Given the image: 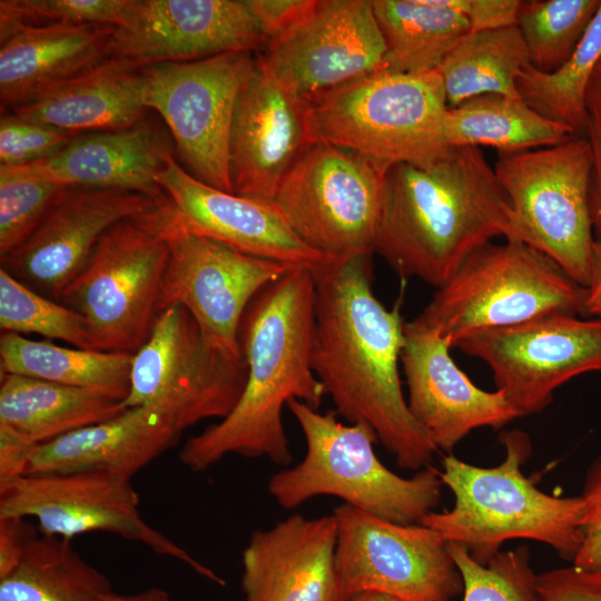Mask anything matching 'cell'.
<instances>
[{
  "mask_svg": "<svg viewBox=\"0 0 601 601\" xmlns=\"http://www.w3.org/2000/svg\"><path fill=\"white\" fill-rule=\"evenodd\" d=\"M312 367L337 414L365 423L400 467L431 465L435 446L412 416L398 364L404 344L400 302L375 296L372 256L329 259L313 272Z\"/></svg>",
  "mask_w": 601,
  "mask_h": 601,
  "instance_id": "cell-1",
  "label": "cell"
},
{
  "mask_svg": "<svg viewBox=\"0 0 601 601\" xmlns=\"http://www.w3.org/2000/svg\"><path fill=\"white\" fill-rule=\"evenodd\" d=\"M314 296L313 272L296 267L254 297L239 328L244 392L226 417L184 443L183 465L203 472L229 454L290 464L284 406L298 400L318 410L325 396L312 367Z\"/></svg>",
  "mask_w": 601,
  "mask_h": 601,
  "instance_id": "cell-2",
  "label": "cell"
},
{
  "mask_svg": "<svg viewBox=\"0 0 601 601\" xmlns=\"http://www.w3.org/2000/svg\"><path fill=\"white\" fill-rule=\"evenodd\" d=\"M511 213L482 150L450 146L428 165L386 170L375 253L398 277L439 288L471 254L505 237Z\"/></svg>",
  "mask_w": 601,
  "mask_h": 601,
  "instance_id": "cell-3",
  "label": "cell"
},
{
  "mask_svg": "<svg viewBox=\"0 0 601 601\" xmlns=\"http://www.w3.org/2000/svg\"><path fill=\"white\" fill-rule=\"evenodd\" d=\"M499 439L505 457L497 466L471 465L452 453L443 457L440 476L453 493L454 505L449 511L431 512L421 523L447 543L465 545L481 564L512 539L545 543L572 562L583 542L582 495L546 494L522 473L532 453L526 433L504 431Z\"/></svg>",
  "mask_w": 601,
  "mask_h": 601,
  "instance_id": "cell-4",
  "label": "cell"
},
{
  "mask_svg": "<svg viewBox=\"0 0 601 601\" xmlns=\"http://www.w3.org/2000/svg\"><path fill=\"white\" fill-rule=\"evenodd\" d=\"M288 410L306 443L304 459L268 481V492L285 510L319 495L398 524H420L442 496L440 471L428 465L412 477L388 470L376 456L375 431L365 423L339 422L333 412L319 413L292 400Z\"/></svg>",
  "mask_w": 601,
  "mask_h": 601,
  "instance_id": "cell-5",
  "label": "cell"
},
{
  "mask_svg": "<svg viewBox=\"0 0 601 601\" xmlns=\"http://www.w3.org/2000/svg\"><path fill=\"white\" fill-rule=\"evenodd\" d=\"M308 105L314 141L387 169L396 164L428 165L450 147L444 137L449 106L439 70L376 71Z\"/></svg>",
  "mask_w": 601,
  "mask_h": 601,
  "instance_id": "cell-6",
  "label": "cell"
},
{
  "mask_svg": "<svg viewBox=\"0 0 601 601\" xmlns=\"http://www.w3.org/2000/svg\"><path fill=\"white\" fill-rule=\"evenodd\" d=\"M587 288L523 243H487L436 288L416 317L452 348L477 332L548 315H583Z\"/></svg>",
  "mask_w": 601,
  "mask_h": 601,
  "instance_id": "cell-7",
  "label": "cell"
},
{
  "mask_svg": "<svg viewBox=\"0 0 601 601\" xmlns=\"http://www.w3.org/2000/svg\"><path fill=\"white\" fill-rule=\"evenodd\" d=\"M167 198L110 227L58 302L82 315L93 349L135 354L147 341L169 258Z\"/></svg>",
  "mask_w": 601,
  "mask_h": 601,
  "instance_id": "cell-8",
  "label": "cell"
},
{
  "mask_svg": "<svg viewBox=\"0 0 601 601\" xmlns=\"http://www.w3.org/2000/svg\"><path fill=\"white\" fill-rule=\"evenodd\" d=\"M593 148L588 136L499 154L493 167L512 208L505 239L550 257L587 287L594 235L589 206Z\"/></svg>",
  "mask_w": 601,
  "mask_h": 601,
  "instance_id": "cell-9",
  "label": "cell"
},
{
  "mask_svg": "<svg viewBox=\"0 0 601 601\" xmlns=\"http://www.w3.org/2000/svg\"><path fill=\"white\" fill-rule=\"evenodd\" d=\"M387 168L314 141L284 177L273 203L295 235L331 259L375 253Z\"/></svg>",
  "mask_w": 601,
  "mask_h": 601,
  "instance_id": "cell-10",
  "label": "cell"
},
{
  "mask_svg": "<svg viewBox=\"0 0 601 601\" xmlns=\"http://www.w3.org/2000/svg\"><path fill=\"white\" fill-rule=\"evenodd\" d=\"M247 380L243 358H234L204 336L179 305L160 311L149 337L134 354L125 407L159 411L180 432L200 421L226 417Z\"/></svg>",
  "mask_w": 601,
  "mask_h": 601,
  "instance_id": "cell-11",
  "label": "cell"
},
{
  "mask_svg": "<svg viewBox=\"0 0 601 601\" xmlns=\"http://www.w3.org/2000/svg\"><path fill=\"white\" fill-rule=\"evenodd\" d=\"M254 58L253 52H228L140 69L146 107L162 118L189 174L227 193H234L229 167L234 112Z\"/></svg>",
  "mask_w": 601,
  "mask_h": 601,
  "instance_id": "cell-12",
  "label": "cell"
},
{
  "mask_svg": "<svg viewBox=\"0 0 601 601\" xmlns=\"http://www.w3.org/2000/svg\"><path fill=\"white\" fill-rule=\"evenodd\" d=\"M0 518H33L40 533L66 540L91 532L116 534L225 584L209 568L144 520L130 479L115 473H32L0 482Z\"/></svg>",
  "mask_w": 601,
  "mask_h": 601,
  "instance_id": "cell-13",
  "label": "cell"
},
{
  "mask_svg": "<svg viewBox=\"0 0 601 601\" xmlns=\"http://www.w3.org/2000/svg\"><path fill=\"white\" fill-rule=\"evenodd\" d=\"M335 569L346 601L380 592L403 601H451L463 593L449 543L433 529L336 506Z\"/></svg>",
  "mask_w": 601,
  "mask_h": 601,
  "instance_id": "cell-14",
  "label": "cell"
},
{
  "mask_svg": "<svg viewBox=\"0 0 601 601\" xmlns=\"http://www.w3.org/2000/svg\"><path fill=\"white\" fill-rule=\"evenodd\" d=\"M168 242L158 313L171 305L184 307L213 346L243 358L239 328L248 305L264 287L297 266L249 256L195 234L173 205Z\"/></svg>",
  "mask_w": 601,
  "mask_h": 601,
  "instance_id": "cell-15",
  "label": "cell"
},
{
  "mask_svg": "<svg viewBox=\"0 0 601 601\" xmlns=\"http://www.w3.org/2000/svg\"><path fill=\"white\" fill-rule=\"evenodd\" d=\"M455 347L491 368L496 390L522 417L543 411L573 377L601 372V319L548 315L477 332Z\"/></svg>",
  "mask_w": 601,
  "mask_h": 601,
  "instance_id": "cell-16",
  "label": "cell"
},
{
  "mask_svg": "<svg viewBox=\"0 0 601 601\" xmlns=\"http://www.w3.org/2000/svg\"><path fill=\"white\" fill-rule=\"evenodd\" d=\"M385 53L372 0H316L257 57L282 85L311 102L378 71Z\"/></svg>",
  "mask_w": 601,
  "mask_h": 601,
  "instance_id": "cell-17",
  "label": "cell"
},
{
  "mask_svg": "<svg viewBox=\"0 0 601 601\" xmlns=\"http://www.w3.org/2000/svg\"><path fill=\"white\" fill-rule=\"evenodd\" d=\"M265 46L245 0H130L122 24L114 28L109 58L141 69Z\"/></svg>",
  "mask_w": 601,
  "mask_h": 601,
  "instance_id": "cell-18",
  "label": "cell"
},
{
  "mask_svg": "<svg viewBox=\"0 0 601 601\" xmlns=\"http://www.w3.org/2000/svg\"><path fill=\"white\" fill-rule=\"evenodd\" d=\"M166 199L119 189L67 187L31 235L1 257V268L59 300L110 227Z\"/></svg>",
  "mask_w": 601,
  "mask_h": 601,
  "instance_id": "cell-19",
  "label": "cell"
},
{
  "mask_svg": "<svg viewBox=\"0 0 601 601\" xmlns=\"http://www.w3.org/2000/svg\"><path fill=\"white\" fill-rule=\"evenodd\" d=\"M308 110L306 100L254 58L237 97L230 134L235 194L274 200L284 177L314 142Z\"/></svg>",
  "mask_w": 601,
  "mask_h": 601,
  "instance_id": "cell-20",
  "label": "cell"
},
{
  "mask_svg": "<svg viewBox=\"0 0 601 601\" xmlns=\"http://www.w3.org/2000/svg\"><path fill=\"white\" fill-rule=\"evenodd\" d=\"M450 342L417 318L405 323L401 364L408 410L436 450L447 454L473 430L521 417L503 393L477 387L450 355Z\"/></svg>",
  "mask_w": 601,
  "mask_h": 601,
  "instance_id": "cell-21",
  "label": "cell"
},
{
  "mask_svg": "<svg viewBox=\"0 0 601 601\" xmlns=\"http://www.w3.org/2000/svg\"><path fill=\"white\" fill-rule=\"evenodd\" d=\"M157 183L184 226L243 254L314 272L327 258L305 245L273 201L204 184L170 158Z\"/></svg>",
  "mask_w": 601,
  "mask_h": 601,
  "instance_id": "cell-22",
  "label": "cell"
},
{
  "mask_svg": "<svg viewBox=\"0 0 601 601\" xmlns=\"http://www.w3.org/2000/svg\"><path fill=\"white\" fill-rule=\"evenodd\" d=\"M333 514H294L252 533L242 555L245 601H346L335 569Z\"/></svg>",
  "mask_w": 601,
  "mask_h": 601,
  "instance_id": "cell-23",
  "label": "cell"
},
{
  "mask_svg": "<svg viewBox=\"0 0 601 601\" xmlns=\"http://www.w3.org/2000/svg\"><path fill=\"white\" fill-rule=\"evenodd\" d=\"M173 147L169 134L146 117L127 129L77 135L55 155L10 168L63 187L119 189L165 199L157 176L174 157Z\"/></svg>",
  "mask_w": 601,
  "mask_h": 601,
  "instance_id": "cell-24",
  "label": "cell"
},
{
  "mask_svg": "<svg viewBox=\"0 0 601 601\" xmlns=\"http://www.w3.org/2000/svg\"><path fill=\"white\" fill-rule=\"evenodd\" d=\"M114 28L96 24L0 28L2 112L108 59Z\"/></svg>",
  "mask_w": 601,
  "mask_h": 601,
  "instance_id": "cell-25",
  "label": "cell"
},
{
  "mask_svg": "<svg viewBox=\"0 0 601 601\" xmlns=\"http://www.w3.org/2000/svg\"><path fill=\"white\" fill-rule=\"evenodd\" d=\"M180 431L159 411L118 415L37 445L26 474L106 471L127 479L176 444Z\"/></svg>",
  "mask_w": 601,
  "mask_h": 601,
  "instance_id": "cell-26",
  "label": "cell"
},
{
  "mask_svg": "<svg viewBox=\"0 0 601 601\" xmlns=\"http://www.w3.org/2000/svg\"><path fill=\"white\" fill-rule=\"evenodd\" d=\"M147 110L141 70L115 58L11 109L21 118L75 135L130 128L146 118Z\"/></svg>",
  "mask_w": 601,
  "mask_h": 601,
  "instance_id": "cell-27",
  "label": "cell"
},
{
  "mask_svg": "<svg viewBox=\"0 0 601 601\" xmlns=\"http://www.w3.org/2000/svg\"><path fill=\"white\" fill-rule=\"evenodd\" d=\"M125 408L124 402L95 391L1 374L0 431L32 445L104 422Z\"/></svg>",
  "mask_w": 601,
  "mask_h": 601,
  "instance_id": "cell-28",
  "label": "cell"
},
{
  "mask_svg": "<svg viewBox=\"0 0 601 601\" xmlns=\"http://www.w3.org/2000/svg\"><path fill=\"white\" fill-rule=\"evenodd\" d=\"M386 53L378 71L421 73L437 70L470 31L467 20L443 0H372Z\"/></svg>",
  "mask_w": 601,
  "mask_h": 601,
  "instance_id": "cell-29",
  "label": "cell"
},
{
  "mask_svg": "<svg viewBox=\"0 0 601 601\" xmlns=\"http://www.w3.org/2000/svg\"><path fill=\"white\" fill-rule=\"evenodd\" d=\"M134 354L65 347L3 332L1 374H14L95 391L124 402Z\"/></svg>",
  "mask_w": 601,
  "mask_h": 601,
  "instance_id": "cell-30",
  "label": "cell"
},
{
  "mask_svg": "<svg viewBox=\"0 0 601 601\" xmlns=\"http://www.w3.org/2000/svg\"><path fill=\"white\" fill-rule=\"evenodd\" d=\"M574 132L551 121L521 98L485 93L449 108L444 137L449 146H487L511 154L553 146Z\"/></svg>",
  "mask_w": 601,
  "mask_h": 601,
  "instance_id": "cell-31",
  "label": "cell"
},
{
  "mask_svg": "<svg viewBox=\"0 0 601 601\" xmlns=\"http://www.w3.org/2000/svg\"><path fill=\"white\" fill-rule=\"evenodd\" d=\"M111 592L70 540L40 532H32L19 565L0 580V601H106Z\"/></svg>",
  "mask_w": 601,
  "mask_h": 601,
  "instance_id": "cell-32",
  "label": "cell"
},
{
  "mask_svg": "<svg viewBox=\"0 0 601 601\" xmlns=\"http://www.w3.org/2000/svg\"><path fill=\"white\" fill-rule=\"evenodd\" d=\"M530 63L516 26L469 31L439 67L449 108L485 93L520 98L516 77Z\"/></svg>",
  "mask_w": 601,
  "mask_h": 601,
  "instance_id": "cell-33",
  "label": "cell"
},
{
  "mask_svg": "<svg viewBox=\"0 0 601 601\" xmlns=\"http://www.w3.org/2000/svg\"><path fill=\"white\" fill-rule=\"evenodd\" d=\"M601 57V4L582 40L558 69L543 72L531 63L520 70L516 90L520 98L544 118L587 136L589 114L587 89Z\"/></svg>",
  "mask_w": 601,
  "mask_h": 601,
  "instance_id": "cell-34",
  "label": "cell"
},
{
  "mask_svg": "<svg viewBox=\"0 0 601 601\" xmlns=\"http://www.w3.org/2000/svg\"><path fill=\"white\" fill-rule=\"evenodd\" d=\"M600 4L601 0L523 1L516 27L530 63L543 72L558 69L582 40Z\"/></svg>",
  "mask_w": 601,
  "mask_h": 601,
  "instance_id": "cell-35",
  "label": "cell"
},
{
  "mask_svg": "<svg viewBox=\"0 0 601 601\" xmlns=\"http://www.w3.org/2000/svg\"><path fill=\"white\" fill-rule=\"evenodd\" d=\"M0 328L2 333L38 334L95 351L82 315L42 296L3 268H0Z\"/></svg>",
  "mask_w": 601,
  "mask_h": 601,
  "instance_id": "cell-36",
  "label": "cell"
},
{
  "mask_svg": "<svg viewBox=\"0 0 601 601\" xmlns=\"http://www.w3.org/2000/svg\"><path fill=\"white\" fill-rule=\"evenodd\" d=\"M449 550L463 579V601H538L528 545L500 551L485 564L461 543H449Z\"/></svg>",
  "mask_w": 601,
  "mask_h": 601,
  "instance_id": "cell-37",
  "label": "cell"
},
{
  "mask_svg": "<svg viewBox=\"0 0 601 601\" xmlns=\"http://www.w3.org/2000/svg\"><path fill=\"white\" fill-rule=\"evenodd\" d=\"M67 187L0 166V257L19 247Z\"/></svg>",
  "mask_w": 601,
  "mask_h": 601,
  "instance_id": "cell-38",
  "label": "cell"
},
{
  "mask_svg": "<svg viewBox=\"0 0 601 601\" xmlns=\"http://www.w3.org/2000/svg\"><path fill=\"white\" fill-rule=\"evenodd\" d=\"M130 0H1L0 28L96 24L120 27Z\"/></svg>",
  "mask_w": 601,
  "mask_h": 601,
  "instance_id": "cell-39",
  "label": "cell"
},
{
  "mask_svg": "<svg viewBox=\"0 0 601 601\" xmlns=\"http://www.w3.org/2000/svg\"><path fill=\"white\" fill-rule=\"evenodd\" d=\"M77 135L13 112L0 119V166L17 167L46 159Z\"/></svg>",
  "mask_w": 601,
  "mask_h": 601,
  "instance_id": "cell-40",
  "label": "cell"
},
{
  "mask_svg": "<svg viewBox=\"0 0 601 601\" xmlns=\"http://www.w3.org/2000/svg\"><path fill=\"white\" fill-rule=\"evenodd\" d=\"M581 495L585 503L583 542L572 563L601 574V455L589 466Z\"/></svg>",
  "mask_w": 601,
  "mask_h": 601,
  "instance_id": "cell-41",
  "label": "cell"
},
{
  "mask_svg": "<svg viewBox=\"0 0 601 601\" xmlns=\"http://www.w3.org/2000/svg\"><path fill=\"white\" fill-rule=\"evenodd\" d=\"M538 601H601V574L575 566L546 571L536 577Z\"/></svg>",
  "mask_w": 601,
  "mask_h": 601,
  "instance_id": "cell-42",
  "label": "cell"
},
{
  "mask_svg": "<svg viewBox=\"0 0 601 601\" xmlns=\"http://www.w3.org/2000/svg\"><path fill=\"white\" fill-rule=\"evenodd\" d=\"M469 22L470 31L495 30L516 26L521 0H443Z\"/></svg>",
  "mask_w": 601,
  "mask_h": 601,
  "instance_id": "cell-43",
  "label": "cell"
},
{
  "mask_svg": "<svg viewBox=\"0 0 601 601\" xmlns=\"http://www.w3.org/2000/svg\"><path fill=\"white\" fill-rule=\"evenodd\" d=\"M245 1L260 28L266 45L292 28L316 2V0Z\"/></svg>",
  "mask_w": 601,
  "mask_h": 601,
  "instance_id": "cell-44",
  "label": "cell"
},
{
  "mask_svg": "<svg viewBox=\"0 0 601 601\" xmlns=\"http://www.w3.org/2000/svg\"><path fill=\"white\" fill-rule=\"evenodd\" d=\"M32 532L22 518H0V580L19 565Z\"/></svg>",
  "mask_w": 601,
  "mask_h": 601,
  "instance_id": "cell-45",
  "label": "cell"
},
{
  "mask_svg": "<svg viewBox=\"0 0 601 601\" xmlns=\"http://www.w3.org/2000/svg\"><path fill=\"white\" fill-rule=\"evenodd\" d=\"M36 446L11 433L0 431V482L24 475Z\"/></svg>",
  "mask_w": 601,
  "mask_h": 601,
  "instance_id": "cell-46",
  "label": "cell"
},
{
  "mask_svg": "<svg viewBox=\"0 0 601 601\" xmlns=\"http://www.w3.org/2000/svg\"><path fill=\"white\" fill-rule=\"evenodd\" d=\"M588 138L593 148V170L589 193V206L594 239L601 244V129L589 119Z\"/></svg>",
  "mask_w": 601,
  "mask_h": 601,
  "instance_id": "cell-47",
  "label": "cell"
},
{
  "mask_svg": "<svg viewBox=\"0 0 601 601\" xmlns=\"http://www.w3.org/2000/svg\"><path fill=\"white\" fill-rule=\"evenodd\" d=\"M583 316L601 319V244L594 242Z\"/></svg>",
  "mask_w": 601,
  "mask_h": 601,
  "instance_id": "cell-48",
  "label": "cell"
},
{
  "mask_svg": "<svg viewBox=\"0 0 601 601\" xmlns=\"http://www.w3.org/2000/svg\"><path fill=\"white\" fill-rule=\"evenodd\" d=\"M585 105L589 119L594 121L601 129V57L595 65L587 89Z\"/></svg>",
  "mask_w": 601,
  "mask_h": 601,
  "instance_id": "cell-49",
  "label": "cell"
},
{
  "mask_svg": "<svg viewBox=\"0 0 601 601\" xmlns=\"http://www.w3.org/2000/svg\"><path fill=\"white\" fill-rule=\"evenodd\" d=\"M106 601H169L168 593L158 588H150L136 594L109 593Z\"/></svg>",
  "mask_w": 601,
  "mask_h": 601,
  "instance_id": "cell-50",
  "label": "cell"
},
{
  "mask_svg": "<svg viewBox=\"0 0 601 601\" xmlns=\"http://www.w3.org/2000/svg\"><path fill=\"white\" fill-rule=\"evenodd\" d=\"M348 601H403L401 599H397L395 597L380 593V592H362Z\"/></svg>",
  "mask_w": 601,
  "mask_h": 601,
  "instance_id": "cell-51",
  "label": "cell"
}]
</instances>
